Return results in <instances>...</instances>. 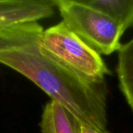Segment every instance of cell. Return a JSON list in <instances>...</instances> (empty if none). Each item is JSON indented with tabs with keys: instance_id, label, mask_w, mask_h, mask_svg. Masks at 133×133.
<instances>
[{
	"instance_id": "1",
	"label": "cell",
	"mask_w": 133,
	"mask_h": 133,
	"mask_svg": "<svg viewBox=\"0 0 133 133\" xmlns=\"http://www.w3.org/2000/svg\"><path fill=\"white\" fill-rule=\"evenodd\" d=\"M43 26L16 44L0 50V63L20 73L51 100L71 111L83 125L105 133L108 125L107 83H95L61 64L41 49Z\"/></svg>"
},
{
	"instance_id": "7",
	"label": "cell",
	"mask_w": 133,
	"mask_h": 133,
	"mask_svg": "<svg viewBox=\"0 0 133 133\" xmlns=\"http://www.w3.org/2000/svg\"><path fill=\"white\" fill-rule=\"evenodd\" d=\"M117 74L119 87L133 111V38L118 51Z\"/></svg>"
},
{
	"instance_id": "2",
	"label": "cell",
	"mask_w": 133,
	"mask_h": 133,
	"mask_svg": "<svg viewBox=\"0 0 133 133\" xmlns=\"http://www.w3.org/2000/svg\"><path fill=\"white\" fill-rule=\"evenodd\" d=\"M41 49L61 64L87 79L104 83L111 73L101 55L87 45L64 22L44 30Z\"/></svg>"
},
{
	"instance_id": "5",
	"label": "cell",
	"mask_w": 133,
	"mask_h": 133,
	"mask_svg": "<svg viewBox=\"0 0 133 133\" xmlns=\"http://www.w3.org/2000/svg\"><path fill=\"white\" fill-rule=\"evenodd\" d=\"M82 122L60 103L51 100L44 107L41 133H82Z\"/></svg>"
},
{
	"instance_id": "4",
	"label": "cell",
	"mask_w": 133,
	"mask_h": 133,
	"mask_svg": "<svg viewBox=\"0 0 133 133\" xmlns=\"http://www.w3.org/2000/svg\"><path fill=\"white\" fill-rule=\"evenodd\" d=\"M56 9L55 0H0V26L50 18Z\"/></svg>"
},
{
	"instance_id": "3",
	"label": "cell",
	"mask_w": 133,
	"mask_h": 133,
	"mask_svg": "<svg viewBox=\"0 0 133 133\" xmlns=\"http://www.w3.org/2000/svg\"><path fill=\"white\" fill-rule=\"evenodd\" d=\"M55 4L62 21L101 55L121 48L124 31L108 15L82 0H55Z\"/></svg>"
},
{
	"instance_id": "8",
	"label": "cell",
	"mask_w": 133,
	"mask_h": 133,
	"mask_svg": "<svg viewBox=\"0 0 133 133\" xmlns=\"http://www.w3.org/2000/svg\"><path fill=\"white\" fill-rule=\"evenodd\" d=\"M27 23L0 26V49L9 47L25 31Z\"/></svg>"
},
{
	"instance_id": "9",
	"label": "cell",
	"mask_w": 133,
	"mask_h": 133,
	"mask_svg": "<svg viewBox=\"0 0 133 133\" xmlns=\"http://www.w3.org/2000/svg\"><path fill=\"white\" fill-rule=\"evenodd\" d=\"M82 133H101L90 127H88V126H85L83 125L82 126Z\"/></svg>"
},
{
	"instance_id": "6",
	"label": "cell",
	"mask_w": 133,
	"mask_h": 133,
	"mask_svg": "<svg viewBox=\"0 0 133 133\" xmlns=\"http://www.w3.org/2000/svg\"><path fill=\"white\" fill-rule=\"evenodd\" d=\"M111 17L125 32L133 26V0H82Z\"/></svg>"
},
{
	"instance_id": "10",
	"label": "cell",
	"mask_w": 133,
	"mask_h": 133,
	"mask_svg": "<svg viewBox=\"0 0 133 133\" xmlns=\"http://www.w3.org/2000/svg\"><path fill=\"white\" fill-rule=\"evenodd\" d=\"M105 133H110V132H109L108 131H107V132H105Z\"/></svg>"
}]
</instances>
